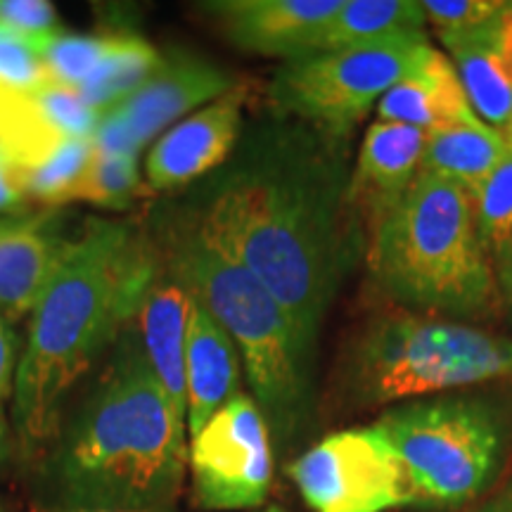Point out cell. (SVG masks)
<instances>
[{"label":"cell","mask_w":512,"mask_h":512,"mask_svg":"<svg viewBox=\"0 0 512 512\" xmlns=\"http://www.w3.org/2000/svg\"><path fill=\"white\" fill-rule=\"evenodd\" d=\"M347 140L271 114L242 131L228 162L183 211L273 292L311 358L330 306L366 259V221L349 200Z\"/></svg>","instance_id":"6da1fadb"},{"label":"cell","mask_w":512,"mask_h":512,"mask_svg":"<svg viewBox=\"0 0 512 512\" xmlns=\"http://www.w3.org/2000/svg\"><path fill=\"white\" fill-rule=\"evenodd\" d=\"M162 254L138 226L88 219L69 238L57 271L31 311L15 377V420L24 446L60 430L69 392L102 351L131 328Z\"/></svg>","instance_id":"7a4b0ae2"},{"label":"cell","mask_w":512,"mask_h":512,"mask_svg":"<svg viewBox=\"0 0 512 512\" xmlns=\"http://www.w3.org/2000/svg\"><path fill=\"white\" fill-rule=\"evenodd\" d=\"M185 434L131 323L57 444L53 484L62 508L171 512L188 467Z\"/></svg>","instance_id":"3957f363"},{"label":"cell","mask_w":512,"mask_h":512,"mask_svg":"<svg viewBox=\"0 0 512 512\" xmlns=\"http://www.w3.org/2000/svg\"><path fill=\"white\" fill-rule=\"evenodd\" d=\"M366 264L384 297L420 316L475 323L503 309L472 192L427 171L366 219Z\"/></svg>","instance_id":"277c9868"},{"label":"cell","mask_w":512,"mask_h":512,"mask_svg":"<svg viewBox=\"0 0 512 512\" xmlns=\"http://www.w3.org/2000/svg\"><path fill=\"white\" fill-rule=\"evenodd\" d=\"M157 247L166 271L207 306L235 342L268 425L278 434L297 430L311 406L313 358L304 351L283 304L183 214L164 223Z\"/></svg>","instance_id":"5b68a950"},{"label":"cell","mask_w":512,"mask_h":512,"mask_svg":"<svg viewBox=\"0 0 512 512\" xmlns=\"http://www.w3.org/2000/svg\"><path fill=\"white\" fill-rule=\"evenodd\" d=\"M342 387L358 406L512 380V337L420 313L377 316L351 337Z\"/></svg>","instance_id":"8992f818"},{"label":"cell","mask_w":512,"mask_h":512,"mask_svg":"<svg viewBox=\"0 0 512 512\" xmlns=\"http://www.w3.org/2000/svg\"><path fill=\"white\" fill-rule=\"evenodd\" d=\"M375 427L406 465L420 503L460 505L496 475L503 422L482 396H432L389 408Z\"/></svg>","instance_id":"52a82bcc"},{"label":"cell","mask_w":512,"mask_h":512,"mask_svg":"<svg viewBox=\"0 0 512 512\" xmlns=\"http://www.w3.org/2000/svg\"><path fill=\"white\" fill-rule=\"evenodd\" d=\"M430 48L418 31L285 62L268 83L271 112L349 136Z\"/></svg>","instance_id":"ba28073f"},{"label":"cell","mask_w":512,"mask_h":512,"mask_svg":"<svg viewBox=\"0 0 512 512\" xmlns=\"http://www.w3.org/2000/svg\"><path fill=\"white\" fill-rule=\"evenodd\" d=\"M290 477L313 512H389L420 503L406 465L375 425L328 434L294 460Z\"/></svg>","instance_id":"9c48e42d"},{"label":"cell","mask_w":512,"mask_h":512,"mask_svg":"<svg viewBox=\"0 0 512 512\" xmlns=\"http://www.w3.org/2000/svg\"><path fill=\"white\" fill-rule=\"evenodd\" d=\"M192 498L209 512L259 508L273 484L268 422L254 396L238 392L211 415L188 448Z\"/></svg>","instance_id":"30bf717a"},{"label":"cell","mask_w":512,"mask_h":512,"mask_svg":"<svg viewBox=\"0 0 512 512\" xmlns=\"http://www.w3.org/2000/svg\"><path fill=\"white\" fill-rule=\"evenodd\" d=\"M247 95L249 86L240 81L200 112L171 126L147 155L145 174L150 190L171 192L185 188L197 178L221 169L242 138Z\"/></svg>","instance_id":"8fae6325"},{"label":"cell","mask_w":512,"mask_h":512,"mask_svg":"<svg viewBox=\"0 0 512 512\" xmlns=\"http://www.w3.org/2000/svg\"><path fill=\"white\" fill-rule=\"evenodd\" d=\"M339 5L342 0H219L202 10L233 46L290 62L316 53Z\"/></svg>","instance_id":"7c38bea8"},{"label":"cell","mask_w":512,"mask_h":512,"mask_svg":"<svg viewBox=\"0 0 512 512\" xmlns=\"http://www.w3.org/2000/svg\"><path fill=\"white\" fill-rule=\"evenodd\" d=\"M238 83L233 74L207 57L174 48L162 53V62L150 79L114 110L124 114L128 126L145 145L164 128L176 126L178 119L195 107L209 105Z\"/></svg>","instance_id":"4fadbf2b"},{"label":"cell","mask_w":512,"mask_h":512,"mask_svg":"<svg viewBox=\"0 0 512 512\" xmlns=\"http://www.w3.org/2000/svg\"><path fill=\"white\" fill-rule=\"evenodd\" d=\"M60 223L53 211L0 219V316L5 320L34 311L53 280L69 245Z\"/></svg>","instance_id":"5bb4252c"},{"label":"cell","mask_w":512,"mask_h":512,"mask_svg":"<svg viewBox=\"0 0 512 512\" xmlns=\"http://www.w3.org/2000/svg\"><path fill=\"white\" fill-rule=\"evenodd\" d=\"M484 124L512 133V3L484 27L439 38Z\"/></svg>","instance_id":"9a60e30c"},{"label":"cell","mask_w":512,"mask_h":512,"mask_svg":"<svg viewBox=\"0 0 512 512\" xmlns=\"http://www.w3.org/2000/svg\"><path fill=\"white\" fill-rule=\"evenodd\" d=\"M192 292L176 275L162 271L147 290L143 304L133 320L140 347L150 363L152 373L162 384L164 394L174 403L183 418H188V396H185V337H188ZM188 425V422H185Z\"/></svg>","instance_id":"2e32d148"},{"label":"cell","mask_w":512,"mask_h":512,"mask_svg":"<svg viewBox=\"0 0 512 512\" xmlns=\"http://www.w3.org/2000/svg\"><path fill=\"white\" fill-rule=\"evenodd\" d=\"M240 354L221 323L192 294L185 337V396L188 434L195 437L223 403L238 394Z\"/></svg>","instance_id":"e0dca14e"},{"label":"cell","mask_w":512,"mask_h":512,"mask_svg":"<svg viewBox=\"0 0 512 512\" xmlns=\"http://www.w3.org/2000/svg\"><path fill=\"white\" fill-rule=\"evenodd\" d=\"M425 147L427 131L418 126L380 119L368 126L349 178V200L363 221L413 183L422 169Z\"/></svg>","instance_id":"ac0fdd59"},{"label":"cell","mask_w":512,"mask_h":512,"mask_svg":"<svg viewBox=\"0 0 512 512\" xmlns=\"http://www.w3.org/2000/svg\"><path fill=\"white\" fill-rule=\"evenodd\" d=\"M375 110L380 121L418 126L427 133L479 119L451 57L434 46L377 102Z\"/></svg>","instance_id":"d6986e66"},{"label":"cell","mask_w":512,"mask_h":512,"mask_svg":"<svg viewBox=\"0 0 512 512\" xmlns=\"http://www.w3.org/2000/svg\"><path fill=\"white\" fill-rule=\"evenodd\" d=\"M508 150V136L482 119L446 126L427 133L422 169L463 185L472 195L496 171Z\"/></svg>","instance_id":"ffe728a7"},{"label":"cell","mask_w":512,"mask_h":512,"mask_svg":"<svg viewBox=\"0 0 512 512\" xmlns=\"http://www.w3.org/2000/svg\"><path fill=\"white\" fill-rule=\"evenodd\" d=\"M425 27L427 17L418 0H342L320 34L316 53L368 46L394 36L418 34Z\"/></svg>","instance_id":"44dd1931"},{"label":"cell","mask_w":512,"mask_h":512,"mask_svg":"<svg viewBox=\"0 0 512 512\" xmlns=\"http://www.w3.org/2000/svg\"><path fill=\"white\" fill-rule=\"evenodd\" d=\"M162 62V53L133 31H114L112 46L98 69L79 88L95 112H110L126 102Z\"/></svg>","instance_id":"7402d4cb"},{"label":"cell","mask_w":512,"mask_h":512,"mask_svg":"<svg viewBox=\"0 0 512 512\" xmlns=\"http://www.w3.org/2000/svg\"><path fill=\"white\" fill-rule=\"evenodd\" d=\"M505 136L508 150L501 164L472 195L479 238L494 268L512 264V133Z\"/></svg>","instance_id":"603a6c76"},{"label":"cell","mask_w":512,"mask_h":512,"mask_svg":"<svg viewBox=\"0 0 512 512\" xmlns=\"http://www.w3.org/2000/svg\"><path fill=\"white\" fill-rule=\"evenodd\" d=\"M93 157L91 138H69L48 155L12 174L24 197L46 204H64Z\"/></svg>","instance_id":"cb8c5ba5"},{"label":"cell","mask_w":512,"mask_h":512,"mask_svg":"<svg viewBox=\"0 0 512 512\" xmlns=\"http://www.w3.org/2000/svg\"><path fill=\"white\" fill-rule=\"evenodd\" d=\"M147 188L138 171V157H91L67 202H91L105 209H128L138 197H145Z\"/></svg>","instance_id":"d4e9b609"},{"label":"cell","mask_w":512,"mask_h":512,"mask_svg":"<svg viewBox=\"0 0 512 512\" xmlns=\"http://www.w3.org/2000/svg\"><path fill=\"white\" fill-rule=\"evenodd\" d=\"M112 38L114 31H102V34H67L64 31L43 55L50 81L79 91L107 55Z\"/></svg>","instance_id":"484cf974"},{"label":"cell","mask_w":512,"mask_h":512,"mask_svg":"<svg viewBox=\"0 0 512 512\" xmlns=\"http://www.w3.org/2000/svg\"><path fill=\"white\" fill-rule=\"evenodd\" d=\"M46 50L17 36L0 38V91H36L50 83Z\"/></svg>","instance_id":"4316f807"},{"label":"cell","mask_w":512,"mask_h":512,"mask_svg":"<svg viewBox=\"0 0 512 512\" xmlns=\"http://www.w3.org/2000/svg\"><path fill=\"white\" fill-rule=\"evenodd\" d=\"M0 27L46 48L64 34L60 15L48 0H0Z\"/></svg>","instance_id":"83f0119b"},{"label":"cell","mask_w":512,"mask_h":512,"mask_svg":"<svg viewBox=\"0 0 512 512\" xmlns=\"http://www.w3.org/2000/svg\"><path fill=\"white\" fill-rule=\"evenodd\" d=\"M427 22L437 29V36H458L484 27L501 15L508 0H420Z\"/></svg>","instance_id":"f1b7e54d"},{"label":"cell","mask_w":512,"mask_h":512,"mask_svg":"<svg viewBox=\"0 0 512 512\" xmlns=\"http://www.w3.org/2000/svg\"><path fill=\"white\" fill-rule=\"evenodd\" d=\"M91 145L95 155L107 157H138L140 147H143L119 110L100 114L98 126H95L91 136Z\"/></svg>","instance_id":"f546056e"},{"label":"cell","mask_w":512,"mask_h":512,"mask_svg":"<svg viewBox=\"0 0 512 512\" xmlns=\"http://www.w3.org/2000/svg\"><path fill=\"white\" fill-rule=\"evenodd\" d=\"M17 339L8 320L0 316V401L15 392L17 377Z\"/></svg>","instance_id":"4dcf8cb0"},{"label":"cell","mask_w":512,"mask_h":512,"mask_svg":"<svg viewBox=\"0 0 512 512\" xmlns=\"http://www.w3.org/2000/svg\"><path fill=\"white\" fill-rule=\"evenodd\" d=\"M24 200V192L19 190V185L12 178L8 164L5 159L0 157V211H15L17 207H22Z\"/></svg>","instance_id":"1f68e13d"},{"label":"cell","mask_w":512,"mask_h":512,"mask_svg":"<svg viewBox=\"0 0 512 512\" xmlns=\"http://www.w3.org/2000/svg\"><path fill=\"white\" fill-rule=\"evenodd\" d=\"M496 280L498 290H501V302L503 306H508L512 313V264L496 266Z\"/></svg>","instance_id":"d6a6232c"},{"label":"cell","mask_w":512,"mask_h":512,"mask_svg":"<svg viewBox=\"0 0 512 512\" xmlns=\"http://www.w3.org/2000/svg\"><path fill=\"white\" fill-rule=\"evenodd\" d=\"M482 512H512V489L505 491L498 501L491 503L489 508H484Z\"/></svg>","instance_id":"836d02e7"},{"label":"cell","mask_w":512,"mask_h":512,"mask_svg":"<svg viewBox=\"0 0 512 512\" xmlns=\"http://www.w3.org/2000/svg\"><path fill=\"white\" fill-rule=\"evenodd\" d=\"M8 456V422H5V413L0 408V463Z\"/></svg>","instance_id":"e575fe53"},{"label":"cell","mask_w":512,"mask_h":512,"mask_svg":"<svg viewBox=\"0 0 512 512\" xmlns=\"http://www.w3.org/2000/svg\"><path fill=\"white\" fill-rule=\"evenodd\" d=\"M55 512H150V510H117V508H57Z\"/></svg>","instance_id":"d590c367"},{"label":"cell","mask_w":512,"mask_h":512,"mask_svg":"<svg viewBox=\"0 0 512 512\" xmlns=\"http://www.w3.org/2000/svg\"><path fill=\"white\" fill-rule=\"evenodd\" d=\"M261 512H290V510H285V508H280V505H268V508H264Z\"/></svg>","instance_id":"8d00e7d4"},{"label":"cell","mask_w":512,"mask_h":512,"mask_svg":"<svg viewBox=\"0 0 512 512\" xmlns=\"http://www.w3.org/2000/svg\"><path fill=\"white\" fill-rule=\"evenodd\" d=\"M5 36H10V34H8V31H5L3 27H0V38H5Z\"/></svg>","instance_id":"74e56055"},{"label":"cell","mask_w":512,"mask_h":512,"mask_svg":"<svg viewBox=\"0 0 512 512\" xmlns=\"http://www.w3.org/2000/svg\"><path fill=\"white\" fill-rule=\"evenodd\" d=\"M0 512H5V510H3V505H0Z\"/></svg>","instance_id":"f35d334b"}]
</instances>
